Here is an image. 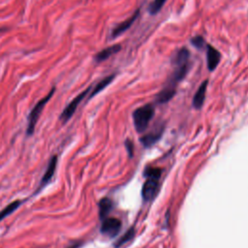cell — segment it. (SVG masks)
<instances>
[{"label":"cell","mask_w":248,"mask_h":248,"mask_svg":"<svg viewBox=\"0 0 248 248\" xmlns=\"http://www.w3.org/2000/svg\"><path fill=\"white\" fill-rule=\"evenodd\" d=\"M189 57H190L189 50L186 47H182L173 55L171 62L175 67L181 66L189 62Z\"/></svg>","instance_id":"12"},{"label":"cell","mask_w":248,"mask_h":248,"mask_svg":"<svg viewBox=\"0 0 248 248\" xmlns=\"http://www.w3.org/2000/svg\"><path fill=\"white\" fill-rule=\"evenodd\" d=\"M54 92H55V87H52L50 89V91L47 93V95H46L39 102H37V104L31 109V111H30V113L28 115V123H27V129H26L27 136H32L33 135V133L35 131L36 124L38 122V119H39V117H40V115H41L45 106L50 100V98L52 97Z\"/></svg>","instance_id":"2"},{"label":"cell","mask_w":248,"mask_h":248,"mask_svg":"<svg viewBox=\"0 0 248 248\" xmlns=\"http://www.w3.org/2000/svg\"><path fill=\"white\" fill-rule=\"evenodd\" d=\"M134 235H135V230H134V228H131L130 230H128V231L116 241L115 246H116V247H119V246L123 245L124 243H126V242H128L129 240H131Z\"/></svg>","instance_id":"17"},{"label":"cell","mask_w":248,"mask_h":248,"mask_svg":"<svg viewBox=\"0 0 248 248\" xmlns=\"http://www.w3.org/2000/svg\"><path fill=\"white\" fill-rule=\"evenodd\" d=\"M139 15H140V10H137L130 17H128L124 21H122L119 24H117L111 30V37L112 38H116V37L120 36L121 34H123L126 30H128L132 26V24L135 22V20L138 18Z\"/></svg>","instance_id":"7"},{"label":"cell","mask_w":248,"mask_h":248,"mask_svg":"<svg viewBox=\"0 0 248 248\" xmlns=\"http://www.w3.org/2000/svg\"><path fill=\"white\" fill-rule=\"evenodd\" d=\"M221 59L220 52L210 45L206 46V61H207V68L209 71L215 70L218 66Z\"/></svg>","instance_id":"8"},{"label":"cell","mask_w":248,"mask_h":248,"mask_svg":"<svg viewBox=\"0 0 248 248\" xmlns=\"http://www.w3.org/2000/svg\"><path fill=\"white\" fill-rule=\"evenodd\" d=\"M163 132V128L162 127H158L156 128L154 131H151L149 133H147L146 135H144L141 139L140 141L144 146H150L152 144H154L161 137Z\"/></svg>","instance_id":"11"},{"label":"cell","mask_w":248,"mask_h":248,"mask_svg":"<svg viewBox=\"0 0 248 248\" xmlns=\"http://www.w3.org/2000/svg\"><path fill=\"white\" fill-rule=\"evenodd\" d=\"M191 43L197 48H202L206 45L203 37H202V36H195L194 38H192Z\"/></svg>","instance_id":"20"},{"label":"cell","mask_w":248,"mask_h":248,"mask_svg":"<svg viewBox=\"0 0 248 248\" xmlns=\"http://www.w3.org/2000/svg\"><path fill=\"white\" fill-rule=\"evenodd\" d=\"M121 49V46L120 45H112L108 47H106L104 49H102L101 51L97 52L94 56V61L97 63H101L107 59H108L110 56H112L113 54L117 53L119 50Z\"/></svg>","instance_id":"9"},{"label":"cell","mask_w":248,"mask_h":248,"mask_svg":"<svg viewBox=\"0 0 248 248\" xmlns=\"http://www.w3.org/2000/svg\"><path fill=\"white\" fill-rule=\"evenodd\" d=\"M121 228V221L114 217H108L103 219L101 225V232L108 237L115 236Z\"/></svg>","instance_id":"4"},{"label":"cell","mask_w":248,"mask_h":248,"mask_svg":"<svg viewBox=\"0 0 248 248\" xmlns=\"http://www.w3.org/2000/svg\"><path fill=\"white\" fill-rule=\"evenodd\" d=\"M153 116H154V107L152 105L147 104V105L138 108L133 112L135 129L139 133L143 132L147 128V126H148L150 120L153 118Z\"/></svg>","instance_id":"1"},{"label":"cell","mask_w":248,"mask_h":248,"mask_svg":"<svg viewBox=\"0 0 248 248\" xmlns=\"http://www.w3.org/2000/svg\"><path fill=\"white\" fill-rule=\"evenodd\" d=\"M114 78V75H109L108 77H106L105 78H103L102 80H100L96 85L95 87L93 88V90L91 91V93L89 94V98H92L93 96H95L96 94H98L99 92H101L103 89H105Z\"/></svg>","instance_id":"14"},{"label":"cell","mask_w":248,"mask_h":248,"mask_svg":"<svg viewBox=\"0 0 248 248\" xmlns=\"http://www.w3.org/2000/svg\"><path fill=\"white\" fill-rule=\"evenodd\" d=\"M56 166H57V155H53V156H51V158L48 161L46 170V171H45V173H44V175H43V177L41 179V182H40V185L38 187L37 192L41 191V189L43 187H45L51 180V178L54 175V172H55V170H56Z\"/></svg>","instance_id":"6"},{"label":"cell","mask_w":248,"mask_h":248,"mask_svg":"<svg viewBox=\"0 0 248 248\" xmlns=\"http://www.w3.org/2000/svg\"><path fill=\"white\" fill-rule=\"evenodd\" d=\"M126 147L128 152L130 153V156H132V152H133V144L131 141H126Z\"/></svg>","instance_id":"21"},{"label":"cell","mask_w":248,"mask_h":248,"mask_svg":"<svg viewBox=\"0 0 248 248\" xmlns=\"http://www.w3.org/2000/svg\"><path fill=\"white\" fill-rule=\"evenodd\" d=\"M111 207H112V202L108 198H104L100 201L99 202V215H100V218L103 220L105 219L108 212L111 210Z\"/></svg>","instance_id":"15"},{"label":"cell","mask_w":248,"mask_h":248,"mask_svg":"<svg viewBox=\"0 0 248 248\" xmlns=\"http://www.w3.org/2000/svg\"><path fill=\"white\" fill-rule=\"evenodd\" d=\"M174 94H175V87L168 85L158 93L156 97V102L158 104H165L169 102L174 96Z\"/></svg>","instance_id":"13"},{"label":"cell","mask_w":248,"mask_h":248,"mask_svg":"<svg viewBox=\"0 0 248 248\" xmlns=\"http://www.w3.org/2000/svg\"><path fill=\"white\" fill-rule=\"evenodd\" d=\"M161 172H162V170L159 169V168H146L143 174L146 177L159 179L160 176H161Z\"/></svg>","instance_id":"19"},{"label":"cell","mask_w":248,"mask_h":248,"mask_svg":"<svg viewBox=\"0 0 248 248\" xmlns=\"http://www.w3.org/2000/svg\"><path fill=\"white\" fill-rule=\"evenodd\" d=\"M167 0H153L152 3H150L149 7H148V12L150 15H156L164 6V4L166 3Z\"/></svg>","instance_id":"18"},{"label":"cell","mask_w":248,"mask_h":248,"mask_svg":"<svg viewBox=\"0 0 248 248\" xmlns=\"http://www.w3.org/2000/svg\"><path fill=\"white\" fill-rule=\"evenodd\" d=\"M158 188H159V183H158V179L157 178H151V177H147L146 181L143 183L142 185V189H141V196L142 199L144 201H150L152 200L155 195L158 192Z\"/></svg>","instance_id":"5"},{"label":"cell","mask_w":248,"mask_h":248,"mask_svg":"<svg viewBox=\"0 0 248 248\" xmlns=\"http://www.w3.org/2000/svg\"><path fill=\"white\" fill-rule=\"evenodd\" d=\"M20 203H21V202L18 201V200H16V201H15V202L9 203L8 205H6V206L0 211V221H2L5 217H7V216H9L10 214H12L16 209H17V208L19 207Z\"/></svg>","instance_id":"16"},{"label":"cell","mask_w":248,"mask_h":248,"mask_svg":"<svg viewBox=\"0 0 248 248\" xmlns=\"http://www.w3.org/2000/svg\"><path fill=\"white\" fill-rule=\"evenodd\" d=\"M207 84H208V80L205 79L198 88L197 92L194 95L193 98V106L196 108H201L204 103V99H205V93H206V89H207Z\"/></svg>","instance_id":"10"},{"label":"cell","mask_w":248,"mask_h":248,"mask_svg":"<svg viewBox=\"0 0 248 248\" xmlns=\"http://www.w3.org/2000/svg\"><path fill=\"white\" fill-rule=\"evenodd\" d=\"M91 90V86L87 87L85 90H83L82 92H80L78 96H76L66 107L65 108L63 109V111L61 112L60 116H59V119L63 122V123H66L73 115L74 113L76 112L78 105L81 103V101L86 97V95L90 92Z\"/></svg>","instance_id":"3"}]
</instances>
